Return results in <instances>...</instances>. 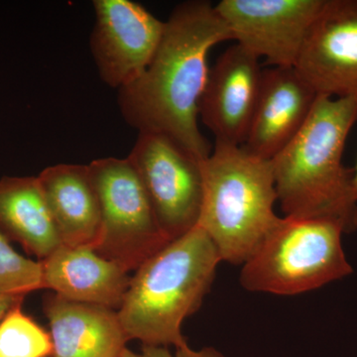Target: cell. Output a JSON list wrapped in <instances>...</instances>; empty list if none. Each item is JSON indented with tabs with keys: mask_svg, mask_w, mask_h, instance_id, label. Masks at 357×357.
Masks as SVG:
<instances>
[{
	"mask_svg": "<svg viewBox=\"0 0 357 357\" xmlns=\"http://www.w3.org/2000/svg\"><path fill=\"white\" fill-rule=\"evenodd\" d=\"M0 231L40 261L63 245L38 178L0 180Z\"/></svg>",
	"mask_w": 357,
	"mask_h": 357,
	"instance_id": "2e32d148",
	"label": "cell"
},
{
	"mask_svg": "<svg viewBox=\"0 0 357 357\" xmlns=\"http://www.w3.org/2000/svg\"><path fill=\"white\" fill-rule=\"evenodd\" d=\"M325 0H222L215 8L231 39L270 67H295Z\"/></svg>",
	"mask_w": 357,
	"mask_h": 357,
	"instance_id": "ba28073f",
	"label": "cell"
},
{
	"mask_svg": "<svg viewBox=\"0 0 357 357\" xmlns=\"http://www.w3.org/2000/svg\"><path fill=\"white\" fill-rule=\"evenodd\" d=\"M318 93L295 67L263 68L261 86L243 146L272 160L299 133Z\"/></svg>",
	"mask_w": 357,
	"mask_h": 357,
	"instance_id": "7c38bea8",
	"label": "cell"
},
{
	"mask_svg": "<svg viewBox=\"0 0 357 357\" xmlns=\"http://www.w3.org/2000/svg\"><path fill=\"white\" fill-rule=\"evenodd\" d=\"M232 40L229 28L208 1L183 2L165 21L151 63L137 79L119 89V109L138 132L161 133L199 160L211 145L199 128V102L213 47Z\"/></svg>",
	"mask_w": 357,
	"mask_h": 357,
	"instance_id": "6da1fadb",
	"label": "cell"
},
{
	"mask_svg": "<svg viewBox=\"0 0 357 357\" xmlns=\"http://www.w3.org/2000/svg\"><path fill=\"white\" fill-rule=\"evenodd\" d=\"M53 354L50 333L21 310L7 312L0 321V357H48Z\"/></svg>",
	"mask_w": 357,
	"mask_h": 357,
	"instance_id": "e0dca14e",
	"label": "cell"
},
{
	"mask_svg": "<svg viewBox=\"0 0 357 357\" xmlns=\"http://www.w3.org/2000/svg\"><path fill=\"white\" fill-rule=\"evenodd\" d=\"M352 172H354V177H352V183H354V194H356L357 199V158L356 162V166H354V168L352 169Z\"/></svg>",
	"mask_w": 357,
	"mask_h": 357,
	"instance_id": "44dd1931",
	"label": "cell"
},
{
	"mask_svg": "<svg viewBox=\"0 0 357 357\" xmlns=\"http://www.w3.org/2000/svg\"><path fill=\"white\" fill-rule=\"evenodd\" d=\"M128 158L169 241L195 229L203 206L204 160L172 138L153 132L139 133Z\"/></svg>",
	"mask_w": 357,
	"mask_h": 357,
	"instance_id": "52a82bcc",
	"label": "cell"
},
{
	"mask_svg": "<svg viewBox=\"0 0 357 357\" xmlns=\"http://www.w3.org/2000/svg\"><path fill=\"white\" fill-rule=\"evenodd\" d=\"M204 199L198 225L222 261L243 265L279 220L271 160L243 145L215 142L202 162Z\"/></svg>",
	"mask_w": 357,
	"mask_h": 357,
	"instance_id": "277c9868",
	"label": "cell"
},
{
	"mask_svg": "<svg viewBox=\"0 0 357 357\" xmlns=\"http://www.w3.org/2000/svg\"><path fill=\"white\" fill-rule=\"evenodd\" d=\"M40 289H43L41 262L16 252L0 231V293L24 297Z\"/></svg>",
	"mask_w": 357,
	"mask_h": 357,
	"instance_id": "ac0fdd59",
	"label": "cell"
},
{
	"mask_svg": "<svg viewBox=\"0 0 357 357\" xmlns=\"http://www.w3.org/2000/svg\"><path fill=\"white\" fill-rule=\"evenodd\" d=\"M121 357H225L222 352L215 347H204V349H192L190 347L184 349H175V352L170 351L165 347H148L143 345L140 352H133L126 349Z\"/></svg>",
	"mask_w": 357,
	"mask_h": 357,
	"instance_id": "d6986e66",
	"label": "cell"
},
{
	"mask_svg": "<svg viewBox=\"0 0 357 357\" xmlns=\"http://www.w3.org/2000/svg\"><path fill=\"white\" fill-rule=\"evenodd\" d=\"M357 121V98L319 96L299 133L271 160L285 217L326 220L344 234L357 230L352 169L342 163Z\"/></svg>",
	"mask_w": 357,
	"mask_h": 357,
	"instance_id": "7a4b0ae2",
	"label": "cell"
},
{
	"mask_svg": "<svg viewBox=\"0 0 357 357\" xmlns=\"http://www.w3.org/2000/svg\"><path fill=\"white\" fill-rule=\"evenodd\" d=\"M43 289L73 302L119 311L131 276L123 267L105 259L89 246L61 245L41 260Z\"/></svg>",
	"mask_w": 357,
	"mask_h": 357,
	"instance_id": "4fadbf2b",
	"label": "cell"
},
{
	"mask_svg": "<svg viewBox=\"0 0 357 357\" xmlns=\"http://www.w3.org/2000/svg\"><path fill=\"white\" fill-rule=\"evenodd\" d=\"M260 59L241 45L223 52L210 69L199 115L215 142L243 145L261 86Z\"/></svg>",
	"mask_w": 357,
	"mask_h": 357,
	"instance_id": "8fae6325",
	"label": "cell"
},
{
	"mask_svg": "<svg viewBox=\"0 0 357 357\" xmlns=\"http://www.w3.org/2000/svg\"><path fill=\"white\" fill-rule=\"evenodd\" d=\"M220 262L215 244L197 225L143 263L117 311L128 340L148 347H189L183 323L201 307Z\"/></svg>",
	"mask_w": 357,
	"mask_h": 357,
	"instance_id": "3957f363",
	"label": "cell"
},
{
	"mask_svg": "<svg viewBox=\"0 0 357 357\" xmlns=\"http://www.w3.org/2000/svg\"><path fill=\"white\" fill-rule=\"evenodd\" d=\"M319 96L357 98V0H325L295 66Z\"/></svg>",
	"mask_w": 357,
	"mask_h": 357,
	"instance_id": "30bf717a",
	"label": "cell"
},
{
	"mask_svg": "<svg viewBox=\"0 0 357 357\" xmlns=\"http://www.w3.org/2000/svg\"><path fill=\"white\" fill-rule=\"evenodd\" d=\"M37 178L62 243L95 249L102 232V211L89 165L59 164Z\"/></svg>",
	"mask_w": 357,
	"mask_h": 357,
	"instance_id": "9a60e30c",
	"label": "cell"
},
{
	"mask_svg": "<svg viewBox=\"0 0 357 357\" xmlns=\"http://www.w3.org/2000/svg\"><path fill=\"white\" fill-rule=\"evenodd\" d=\"M44 312L54 357H121L128 349L129 340L114 310L53 293L45 297Z\"/></svg>",
	"mask_w": 357,
	"mask_h": 357,
	"instance_id": "5bb4252c",
	"label": "cell"
},
{
	"mask_svg": "<svg viewBox=\"0 0 357 357\" xmlns=\"http://www.w3.org/2000/svg\"><path fill=\"white\" fill-rule=\"evenodd\" d=\"M335 223L284 217L248 261L239 282L249 292L300 295L340 280L354 272Z\"/></svg>",
	"mask_w": 357,
	"mask_h": 357,
	"instance_id": "5b68a950",
	"label": "cell"
},
{
	"mask_svg": "<svg viewBox=\"0 0 357 357\" xmlns=\"http://www.w3.org/2000/svg\"><path fill=\"white\" fill-rule=\"evenodd\" d=\"M91 54L98 74L121 89L147 69L158 49L165 22L130 0H96Z\"/></svg>",
	"mask_w": 357,
	"mask_h": 357,
	"instance_id": "9c48e42d",
	"label": "cell"
},
{
	"mask_svg": "<svg viewBox=\"0 0 357 357\" xmlns=\"http://www.w3.org/2000/svg\"><path fill=\"white\" fill-rule=\"evenodd\" d=\"M89 168L102 211V232L95 251L126 271H136L170 241L128 158L98 159Z\"/></svg>",
	"mask_w": 357,
	"mask_h": 357,
	"instance_id": "8992f818",
	"label": "cell"
},
{
	"mask_svg": "<svg viewBox=\"0 0 357 357\" xmlns=\"http://www.w3.org/2000/svg\"><path fill=\"white\" fill-rule=\"evenodd\" d=\"M23 298L24 297L0 293V321L6 317L7 312L10 311L11 309L21 305Z\"/></svg>",
	"mask_w": 357,
	"mask_h": 357,
	"instance_id": "ffe728a7",
	"label": "cell"
}]
</instances>
